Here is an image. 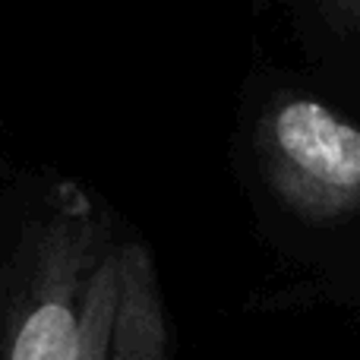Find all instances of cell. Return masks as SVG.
I'll use <instances>...</instances> for the list:
<instances>
[{"mask_svg":"<svg viewBox=\"0 0 360 360\" xmlns=\"http://www.w3.org/2000/svg\"><path fill=\"white\" fill-rule=\"evenodd\" d=\"M262 231L304 266L360 250V120L313 92H275L247 136Z\"/></svg>","mask_w":360,"mask_h":360,"instance_id":"1","label":"cell"},{"mask_svg":"<svg viewBox=\"0 0 360 360\" xmlns=\"http://www.w3.org/2000/svg\"><path fill=\"white\" fill-rule=\"evenodd\" d=\"M111 247L86 193L63 186L32 231L22 272L6 297L0 360H76L89 278Z\"/></svg>","mask_w":360,"mask_h":360,"instance_id":"2","label":"cell"},{"mask_svg":"<svg viewBox=\"0 0 360 360\" xmlns=\"http://www.w3.org/2000/svg\"><path fill=\"white\" fill-rule=\"evenodd\" d=\"M171 329L155 259L139 240L117 243V297L111 316V360H168Z\"/></svg>","mask_w":360,"mask_h":360,"instance_id":"3","label":"cell"},{"mask_svg":"<svg viewBox=\"0 0 360 360\" xmlns=\"http://www.w3.org/2000/svg\"><path fill=\"white\" fill-rule=\"evenodd\" d=\"M117 297V247H111L95 266L82 300V326L76 360H111V316Z\"/></svg>","mask_w":360,"mask_h":360,"instance_id":"4","label":"cell"},{"mask_svg":"<svg viewBox=\"0 0 360 360\" xmlns=\"http://www.w3.org/2000/svg\"><path fill=\"white\" fill-rule=\"evenodd\" d=\"M329 10H335L345 22H351L360 32V0H323Z\"/></svg>","mask_w":360,"mask_h":360,"instance_id":"5","label":"cell"}]
</instances>
